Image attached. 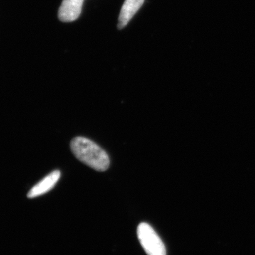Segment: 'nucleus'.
<instances>
[{"instance_id": "obj_5", "label": "nucleus", "mask_w": 255, "mask_h": 255, "mask_svg": "<svg viewBox=\"0 0 255 255\" xmlns=\"http://www.w3.org/2000/svg\"><path fill=\"white\" fill-rule=\"evenodd\" d=\"M144 1L145 0H125L119 14V29H122L127 26L134 15L142 7Z\"/></svg>"}, {"instance_id": "obj_2", "label": "nucleus", "mask_w": 255, "mask_h": 255, "mask_svg": "<svg viewBox=\"0 0 255 255\" xmlns=\"http://www.w3.org/2000/svg\"><path fill=\"white\" fill-rule=\"evenodd\" d=\"M137 232L139 241L147 255H167L163 241L150 225L140 223Z\"/></svg>"}, {"instance_id": "obj_1", "label": "nucleus", "mask_w": 255, "mask_h": 255, "mask_svg": "<svg viewBox=\"0 0 255 255\" xmlns=\"http://www.w3.org/2000/svg\"><path fill=\"white\" fill-rule=\"evenodd\" d=\"M70 149L78 160L96 171L105 172L110 167L107 152L86 137H75L70 142Z\"/></svg>"}, {"instance_id": "obj_3", "label": "nucleus", "mask_w": 255, "mask_h": 255, "mask_svg": "<svg viewBox=\"0 0 255 255\" xmlns=\"http://www.w3.org/2000/svg\"><path fill=\"white\" fill-rule=\"evenodd\" d=\"M84 0H63L58 11V18L63 22H72L81 14Z\"/></svg>"}, {"instance_id": "obj_4", "label": "nucleus", "mask_w": 255, "mask_h": 255, "mask_svg": "<svg viewBox=\"0 0 255 255\" xmlns=\"http://www.w3.org/2000/svg\"><path fill=\"white\" fill-rule=\"evenodd\" d=\"M60 172L59 170H55L53 172L43 178L38 184H36L29 192L28 193V198H36L38 196L43 195L48 191L51 190L58 183L60 178Z\"/></svg>"}]
</instances>
